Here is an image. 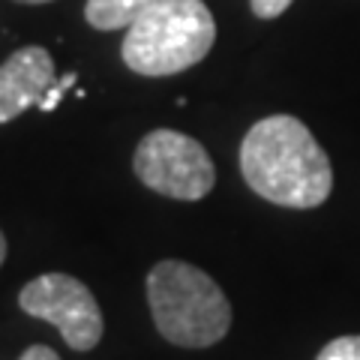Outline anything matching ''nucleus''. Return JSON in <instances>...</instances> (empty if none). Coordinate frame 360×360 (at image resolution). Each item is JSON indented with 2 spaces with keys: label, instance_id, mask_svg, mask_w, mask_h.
<instances>
[{
  "label": "nucleus",
  "instance_id": "f03ea898",
  "mask_svg": "<svg viewBox=\"0 0 360 360\" xmlns=\"http://www.w3.org/2000/svg\"><path fill=\"white\" fill-rule=\"evenodd\" d=\"M217 42L205 0H156L127 27L120 54L123 63L139 75H177L201 63Z\"/></svg>",
  "mask_w": 360,
  "mask_h": 360
},
{
  "label": "nucleus",
  "instance_id": "1a4fd4ad",
  "mask_svg": "<svg viewBox=\"0 0 360 360\" xmlns=\"http://www.w3.org/2000/svg\"><path fill=\"white\" fill-rule=\"evenodd\" d=\"M291 4H295V0H250V6H252L255 18H262V21L279 18Z\"/></svg>",
  "mask_w": 360,
  "mask_h": 360
},
{
  "label": "nucleus",
  "instance_id": "0eeeda50",
  "mask_svg": "<svg viewBox=\"0 0 360 360\" xmlns=\"http://www.w3.org/2000/svg\"><path fill=\"white\" fill-rule=\"evenodd\" d=\"M153 4L156 0H87L84 18L94 30H120L135 25Z\"/></svg>",
  "mask_w": 360,
  "mask_h": 360
},
{
  "label": "nucleus",
  "instance_id": "39448f33",
  "mask_svg": "<svg viewBox=\"0 0 360 360\" xmlns=\"http://www.w3.org/2000/svg\"><path fill=\"white\" fill-rule=\"evenodd\" d=\"M18 307L60 330L63 342L75 352H90L103 340V312L82 279L70 274H42L21 288Z\"/></svg>",
  "mask_w": 360,
  "mask_h": 360
},
{
  "label": "nucleus",
  "instance_id": "9b49d317",
  "mask_svg": "<svg viewBox=\"0 0 360 360\" xmlns=\"http://www.w3.org/2000/svg\"><path fill=\"white\" fill-rule=\"evenodd\" d=\"M18 360H60V357H58V352H54V348H49V345H30Z\"/></svg>",
  "mask_w": 360,
  "mask_h": 360
},
{
  "label": "nucleus",
  "instance_id": "7ed1b4c3",
  "mask_svg": "<svg viewBox=\"0 0 360 360\" xmlns=\"http://www.w3.org/2000/svg\"><path fill=\"white\" fill-rule=\"evenodd\" d=\"M148 303L156 330L172 345L207 348L231 328V303L213 279L186 262H160L148 274Z\"/></svg>",
  "mask_w": 360,
  "mask_h": 360
},
{
  "label": "nucleus",
  "instance_id": "f257e3e1",
  "mask_svg": "<svg viewBox=\"0 0 360 360\" xmlns=\"http://www.w3.org/2000/svg\"><path fill=\"white\" fill-rule=\"evenodd\" d=\"M240 174L255 195L291 210L319 207L333 189L328 153L291 115H270L243 135Z\"/></svg>",
  "mask_w": 360,
  "mask_h": 360
},
{
  "label": "nucleus",
  "instance_id": "423d86ee",
  "mask_svg": "<svg viewBox=\"0 0 360 360\" xmlns=\"http://www.w3.org/2000/svg\"><path fill=\"white\" fill-rule=\"evenodd\" d=\"M58 82L54 60L42 45H25L0 63V123L39 105Z\"/></svg>",
  "mask_w": 360,
  "mask_h": 360
},
{
  "label": "nucleus",
  "instance_id": "f8f14e48",
  "mask_svg": "<svg viewBox=\"0 0 360 360\" xmlns=\"http://www.w3.org/2000/svg\"><path fill=\"white\" fill-rule=\"evenodd\" d=\"M6 262V238H4V231H0V264Z\"/></svg>",
  "mask_w": 360,
  "mask_h": 360
},
{
  "label": "nucleus",
  "instance_id": "9d476101",
  "mask_svg": "<svg viewBox=\"0 0 360 360\" xmlns=\"http://www.w3.org/2000/svg\"><path fill=\"white\" fill-rule=\"evenodd\" d=\"M75 82H78L75 72H66L63 78H58V82H54V87L49 90V96H45L42 103H39V108H42V111H54V108H58V103L63 99V94H66V90H70Z\"/></svg>",
  "mask_w": 360,
  "mask_h": 360
},
{
  "label": "nucleus",
  "instance_id": "20e7f679",
  "mask_svg": "<svg viewBox=\"0 0 360 360\" xmlns=\"http://www.w3.org/2000/svg\"><path fill=\"white\" fill-rule=\"evenodd\" d=\"M135 177L165 198L198 201L217 184L207 150L177 129H153L135 148Z\"/></svg>",
  "mask_w": 360,
  "mask_h": 360
},
{
  "label": "nucleus",
  "instance_id": "ddd939ff",
  "mask_svg": "<svg viewBox=\"0 0 360 360\" xmlns=\"http://www.w3.org/2000/svg\"><path fill=\"white\" fill-rule=\"evenodd\" d=\"M15 4H51V0H15Z\"/></svg>",
  "mask_w": 360,
  "mask_h": 360
},
{
  "label": "nucleus",
  "instance_id": "6e6552de",
  "mask_svg": "<svg viewBox=\"0 0 360 360\" xmlns=\"http://www.w3.org/2000/svg\"><path fill=\"white\" fill-rule=\"evenodd\" d=\"M315 360H360V336H340V340H330Z\"/></svg>",
  "mask_w": 360,
  "mask_h": 360
}]
</instances>
